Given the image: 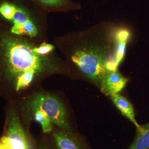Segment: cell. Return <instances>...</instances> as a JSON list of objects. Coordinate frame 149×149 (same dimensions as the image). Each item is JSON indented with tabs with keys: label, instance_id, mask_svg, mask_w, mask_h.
I'll return each instance as SVG.
<instances>
[{
	"label": "cell",
	"instance_id": "6da1fadb",
	"mask_svg": "<svg viewBox=\"0 0 149 149\" xmlns=\"http://www.w3.org/2000/svg\"><path fill=\"white\" fill-rule=\"evenodd\" d=\"M35 47L24 39L10 35L3 34L0 38L6 74L15 82L17 91L29 86L36 75L48 69L47 59L38 55Z\"/></svg>",
	"mask_w": 149,
	"mask_h": 149
},
{
	"label": "cell",
	"instance_id": "7a4b0ae2",
	"mask_svg": "<svg viewBox=\"0 0 149 149\" xmlns=\"http://www.w3.org/2000/svg\"><path fill=\"white\" fill-rule=\"evenodd\" d=\"M28 105L32 111L39 110L44 112L52 123L71 133L66 109L56 97L45 93H38L29 101Z\"/></svg>",
	"mask_w": 149,
	"mask_h": 149
},
{
	"label": "cell",
	"instance_id": "3957f363",
	"mask_svg": "<svg viewBox=\"0 0 149 149\" xmlns=\"http://www.w3.org/2000/svg\"><path fill=\"white\" fill-rule=\"evenodd\" d=\"M71 59L88 78L101 86L109 70L100 54L94 50H80L73 54Z\"/></svg>",
	"mask_w": 149,
	"mask_h": 149
},
{
	"label": "cell",
	"instance_id": "277c9868",
	"mask_svg": "<svg viewBox=\"0 0 149 149\" xmlns=\"http://www.w3.org/2000/svg\"><path fill=\"white\" fill-rule=\"evenodd\" d=\"M1 143L8 149H31V145L15 111L10 113L7 132Z\"/></svg>",
	"mask_w": 149,
	"mask_h": 149
},
{
	"label": "cell",
	"instance_id": "5b68a950",
	"mask_svg": "<svg viewBox=\"0 0 149 149\" xmlns=\"http://www.w3.org/2000/svg\"><path fill=\"white\" fill-rule=\"evenodd\" d=\"M10 21L13 23L11 30L12 34L18 36L27 35L31 37H35L37 36V28L27 13L21 8L16 7Z\"/></svg>",
	"mask_w": 149,
	"mask_h": 149
},
{
	"label": "cell",
	"instance_id": "8992f818",
	"mask_svg": "<svg viewBox=\"0 0 149 149\" xmlns=\"http://www.w3.org/2000/svg\"><path fill=\"white\" fill-rule=\"evenodd\" d=\"M127 81L117 70L109 71L100 86L102 92L107 96L117 94L124 88Z\"/></svg>",
	"mask_w": 149,
	"mask_h": 149
},
{
	"label": "cell",
	"instance_id": "52a82bcc",
	"mask_svg": "<svg viewBox=\"0 0 149 149\" xmlns=\"http://www.w3.org/2000/svg\"><path fill=\"white\" fill-rule=\"evenodd\" d=\"M111 98L113 103L117 107L123 115L128 118L135 125L137 129L139 130L141 126L139 125L135 119L133 106L132 103L125 97L119 93L113 95L111 96Z\"/></svg>",
	"mask_w": 149,
	"mask_h": 149
},
{
	"label": "cell",
	"instance_id": "ba28073f",
	"mask_svg": "<svg viewBox=\"0 0 149 149\" xmlns=\"http://www.w3.org/2000/svg\"><path fill=\"white\" fill-rule=\"evenodd\" d=\"M70 134L65 131L55 134L54 139L58 149H81L79 142Z\"/></svg>",
	"mask_w": 149,
	"mask_h": 149
},
{
	"label": "cell",
	"instance_id": "9c48e42d",
	"mask_svg": "<svg viewBox=\"0 0 149 149\" xmlns=\"http://www.w3.org/2000/svg\"><path fill=\"white\" fill-rule=\"evenodd\" d=\"M129 149H149V123L138 130V134Z\"/></svg>",
	"mask_w": 149,
	"mask_h": 149
},
{
	"label": "cell",
	"instance_id": "30bf717a",
	"mask_svg": "<svg viewBox=\"0 0 149 149\" xmlns=\"http://www.w3.org/2000/svg\"><path fill=\"white\" fill-rule=\"evenodd\" d=\"M129 37V33L127 31H122L118 34V44L114 66L116 68L122 60L125 53L127 42Z\"/></svg>",
	"mask_w": 149,
	"mask_h": 149
},
{
	"label": "cell",
	"instance_id": "8fae6325",
	"mask_svg": "<svg viewBox=\"0 0 149 149\" xmlns=\"http://www.w3.org/2000/svg\"><path fill=\"white\" fill-rule=\"evenodd\" d=\"M32 111L33 112L36 120L41 124L43 132L48 133L52 132V122L48 116L44 112L39 110H34Z\"/></svg>",
	"mask_w": 149,
	"mask_h": 149
},
{
	"label": "cell",
	"instance_id": "7c38bea8",
	"mask_svg": "<svg viewBox=\"0 0 149 149\" xmlns=\"http://www.w3.org/2000/svg\"><path fill=\"white\" fill-rule=\"evenodd\" d=\"M16 6L5 2L0 6V13L5 19L10 21L16 10Z\"/></svg>",
	"mask_w": 149,
	"mask_h": 149
},
{
	"label": "cell",
	"instance_id": "4fadbf2b",
	"mask_svg": "<svg viewBox=\"0 0 149 149\" xmlns=\"http://www.w3.org/2000/svg\"><path fill=\"white\" fill-rule=\"evenodd\" d=\"M41 3L54 7H70L71 2L68 0H38Z\"/></svg>",
	"mask_w": 149,
	"mask_h": 149
},
{
	"label": "cell",
	"instance_id": "5bb4252c",
	"mask_svg": "<svg viewBox=\"0 0 149 149\" xmlns=\"http://www.w3.org/2000/svg\"><path fill=\"white\" fill-rule=\"evenodd\" d=\"M54 48V47L53 45L47 44L46 43H44L41 44L38 47H35V51L36 53L40 55L43 56L44 55H45L47 54L50 53Z\"/></svg>",
	"mask_w": 149,
	"mask_h": 149
},
{
	"label": "cell",
	"instance_id": "9a60e30c",
	"mask_svg": "<svg viewBox=\"0 0 149 149\" xmlns=\"http://www.w3.org/2000/svg\"><path fill=\"white\" fill-rule=\"evenodd\" d=\"M0 149H8L4 144L0 142Z\"/></svg>",
	"mask_w": 149,
	"mask_h": 149
},
{
	"label": "cell",
	"instance_id": "2e32d148",
	"mask_svg": "<svg viewBox=\"0 0 149 149\" xmlns=\"http://www.w3.org/2000/svg\"><path fill=\"white\" fill-rule=\"evenodd\" d=\"M48 149V148L46 146H45V145H43L42 146V147H40V149Z\"/></svg>",
	"mask_w": 149,
	"mask_h": 149
}]
</instances>
